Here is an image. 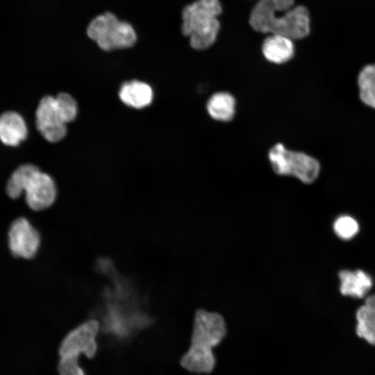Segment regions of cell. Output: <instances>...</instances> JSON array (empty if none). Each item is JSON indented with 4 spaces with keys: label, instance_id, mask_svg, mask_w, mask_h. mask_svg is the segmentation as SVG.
<instances>
[{
    "label": "cell",
    "instance_id": "obj_1",
    "mask_svg": "<svg viewBox=\"0 0 375 375\" xmlns=\"http://www.w3.org/2000/svg\"><path fill=\"white\" fill-rule=\"evenodd\" d=\"M294 4V0H260L251 12L249 24L258 32L302 39L310 33L309 12L306 7Z\"/></svg>",
    "mask_w": 375,
    "mask_h": 375
},
{
    "label": "cell",
    "instance_id": "obj_2",
    "mask_svg": "<svg viewBox=\"0 0 375 375\" xmlns=\"http://www.w3.org/2000/svg\"><path fill=\"white\" fill-rule=\"evenodd\" d=\"M222 9L219 0H197L182 11L181 31L190 38V45L198 50L210 47L215 41Z\"/></svg>",
    "mask_w": 375,
    "mask_h": 375
},
{
    "label": "cell",
    "instance_id": "obj_3",
    "mask_svg": "<svg viewBox=\"0 0 375 375\" xmlns=\"http://www.w3.org/2000/svg\"><path fill=\"white\" fill-rule=\"evenodd\" d=\"M87 33L104 51L131 47L137 39L129 23L119 20L108 12L94 18L88 26Z\"/></svg>",
    "mask_w": 375,
    "mask_h": 375
},
{
    "label": "cell",
    "instance_id": "obj_4",
    "mask_svg": "<svg viewBox=\"0 0 375 375\" xmlns=\"http://www.w3.org/2000/svg\"><path fill=\"white\" fill-rule=\"evenodd\" d=\"M274 172L281 176H292L305 183H312L318 176L319 162L312 156L288 149L283 144H274L269 151Z\"/></svg>",
    "mask_w": 375,
    "mask_h": 375
},
{
    "label": "cell",
    "instance_id": "obj_5",
    "mask_svg": "<svg viewBox=\"0 0 375 375\" xmlns=\"http://www.w3.org/2000/svg\"><path fill=\"white\" fill-rule=\"evenodd\" d=\"M100 329V322L94 319L86 320L78 325L61 342L59 347L60 357H94L98 349L97 336Z\"/></svg>",
    "mask_w": 375,
    "mask_h": 375
},
{
    "label": "cell",
    "instance_id": "obj_6",
    "mask_svg": "<svg viewBox=\"0 0 375 375\" xmlns=\"http://www.w3.org/2000/svg\"><path fill=\"white\" fill-rule=\"evenodd\" d=\"M226 326L217 312L198 310L194 318L191 343L213 349L224 340Z\"/></svg>",
    "mask_w": 375,
    "mask_h": 375
},
{
    "label": "cell",
    "instance_id": "obj_7",
    "mask_svg": "<svg viewBox=\"0 0 375 375\" xmlns=\"http://www.w3.org/2000/svg\"><path fill=\"white\" fill-rule=\"evenodd\" d=\"M35 124L42 137L50 142H57L67 134V123L53 97L46 96L40 100L36 109Z\"/></svg>",
    "mask_w": 375,
    "mask_h": 375
},
{
    "label": "cell",
    "instance_id": "obj_8",
    "mask_svg": "<svg viewBox=\"0 0 375 375\" xmlns=\"http://www.w3.org/2000/svg\"><path fill=\"white\" fill-rule=\"evenodd\" d=\"M8 244L14 256L29 259L38 252L40 237L26 219L19 218L12 223L9 230Z\"/></svg>",
    "mask_w": 375,
    "mask_h": 375
},
{
    "label": "cell",
    "instance_id": "obj_9",
    "mask_svg": "<svg viewBox=\"0 0 375 375\" xmlns=\"http://www.w3.org/2000/svg\"><path fill=\"white\" fill-rule=\"evenodd\" d=\"M24 194L26 203L31 209L42 210L54 203L57 189L53 179L38 169L28 180Z\"/></svg>",
    "mask_w": 375,
    "mask_h": 375
},
{
    "label": "cell",
    "instance_id": "obj_10",
    "mask_svg": "<svg viewBox=\"0 0 375 375\" xmlns=\"http://www.w3.org/2000/svg\"><path fill=\"white\" fill-rule=\"evenodd\" d=\"M212 349L191 343L189 349L181 358V366L186 370L196 374L211 372L216 363Z\"/></svg>",
    "mask_w": 375,
    "mask_h": 375
},
{
    "label": "cell",
    "instance_id": "obj_11",
    "mask_svg": "<svg viewBox=\"0 0 375 375\" xmlns=\"http://www.w3.org/2000/svg\"><path fill=\"white\" fill-rule=\"evenodd\" d=\"M28 129L25 120L17 112L7 111L0 115V140L7 146L15 147L24 141Z\"/></svg>",
    "mask_w": 375,
    "mask_h": 375
},
{
    "label": "cell",
    "instance_id": "obj_12",
    "mask_svg": "<svg viewBox=\"0 0 375 375\" xmlns=\"http://www.w3.org/2000/svg\"><path fill=\"white\" fill-rule=\"evenodd\" d=\"M264 57L269 62L282 64L290 60L294 53L292 39L279 34H270L262 46Z\"/></svg>",
    "mask_w": 375,
    "mask_h": 375
},
{
    "label": "cell",
    "instance_id": "obj_13",
    "mask_svg": "<svg viewBox=\"0 0 375 375\" xmlns=\"http://www.w3.org/2000/svg\"><path fill=\"white\" fill-rule=\"evenodd\" d=\"M119 97L126 106L140 109L151 104L153 92L147 83L134 80L126 82L121 86Z\"/></svg>",
    "mask_w": 375,
    "mask_h": 375
},
{
    "label": "cell",
    "instance_id": "obj_14",
    "mask_svg": "<svg viewBox=\"0 0 375 375\" xmlns=\"http://www.w3.org/2000/svg\"><path fill=\"white\" fill-rule=\"evenodd\" d=\"M339 278L340 292L355 298H363L373 285L370 276L362 270H342Z\"/></svg>",
    "mask_w": 375,
    "mask_h": 375
},
{
    "label": "cell",
    "instance_id": "obj_15",
    "mask_svg": "<svg viewBox=\"0 0 375 375\" xmlns=\"http://www.w3.org/2000/svg\"><path fill=\"white\" fill-rule=\"evenodd\" d=\"M234 97L226 92L213 94L208 101L206 108L209 115L219 122L231 121L235 113Z\"/></svg>",
    "mask_w": 375,
    "mask_h": 375
},
{
    "label": "cell",
    "instance_id": "obj_16",
    "mask_svg": "<svg viewBox=\"0 0 375 375\" xmlns=\"http://www.w3.org/2000/svg\"><path fill=\"white\" fill-rule=\"evenodd\" d=\"M38 169V167L32 164H24L17 167L7 182L6 190L8 195L12 199L20 197L28 180Z\"/></svg>",
    "mask_w": 375,
    "mask_h": 375
},
{
    "label": "cell",
    "instance_id": "obj_17",
    "mask_svg": "<svg viewBox=\"0 0 375 375\" xmlns=\"http://www.w3.org/2000/svg\"><path fill=\"white\" fill-rule=\"evenodd\" d=\"M356 319L358 336L375 345V312L365 304L357 310Z\"/></svg>",
    "mask_w": 375,
    "mask_h": 375
},
{
    "label": "cell",
    "instance_id": "obj_18",
    "mask_svg": "<svg viewBox=\"0 0 375 375\" xmlns=\"http://www.w3.org/2000/svg\"><path fill=\"white\" fill-rule=\"evenodd\" d=\"M358 85L362 101L375 109V65H368L360 71Z\"/></svg>",
    "mask_w": 375,
    "mask_h": 375
},
{
    "label": "cell",
    "instance_id": "obj_19",
    "mask_svg": "<svg viewBox=\"0 0 375 375\" xmlns=\"http://www.w3.org/2000/svg\"><path fill=\"white\" fill-rule=\"evenodd\" d=\"M335 234L342 240L353 238L359 231L358 222L353 217L342 215L336 219L333 224Z\"/></svg>",
    "mask_w": 375,
    "mask_h": 375
},
{
    "label": "cell",
    "instance_id": "obj_20",
    "mask_svg": "<svg viewBox=\"0 0 375 375\" xmlns=\"http://www.w3.org/2000/svg\"><path fill=\"white\" fill-rule=\"evenodd\" d=\"M60 112L67 124L73 121L78 112V106L76 100L69 94L62 92L55 97Z\"/></svg>",
    "mask_w": 375,
    "mask_h": 375
},
{
    "label": "cell",
    "instance_id": "obj_21",
    "mask_svg": "<svg viewBox=\"0 0 375 375\" xmlns=\"http://www.w3.org/2000/svg\"><path fill=\"white\" fill-rule=\"evenodd\" d=\"M58 372L60 375H86L78 358L74 357H60Z\"/></svg>",
    "mask_w": 375,
    "mask_h": 375
},
{
    "label": "cell",
    "instance_id": "obj_22",
    "mask_svg": "<svg viewBox=\"0 0 375 375\" xmlns=\"http://www.w3.org/2000/svg\"><path fill=\"white\" fill-rule=\"evenodd\" d=\"M365 304L375 312V294L367 297Z\"/></svg>",
    "mask_w": 375,
    "mask_h": 375
}]
</instances>
